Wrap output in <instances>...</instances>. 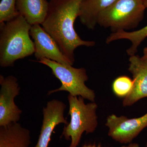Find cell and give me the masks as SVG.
<instances>
[{
	"label": "cell",
	"mask_w": 147,
	"mask_h": 147,
	"mask_svg": "<svg viewBox=\"0 0 147 147\" xmlns=\"http://www.w3.org/2000/svg\"><path fill=\"white\" fill-rule=\"evenodd\" d=\"M128 70L133 77L131 91L123 100L124 107L131 106L138 100L147 97V60L137 55L129 57Z\"/></svg>",
	"instance_id": "cell-10"
},
{
	"label": "cell",
	"mask_w": 147,
	"mask_h": 147,
	"mask_svg": "<svg viewBox=\"0 0 147 147\" xmlns=\"http://www.w3.org/2000/svg\"><path fill=\"white\" fill-rule=\"evenodd\" d=\"M30 133L18 122L0 127V147H30Z\"/></svg>",
	"instance_id": "cell-11"
},
{
	"label": "cell",
	"mask_w": 147,
	"mask_h": 147,
	"mask_svg": "<svg viewBox=\"0 0 147 147\" xmlns=\"http://www.w3.org/2000/svg\"><path fill=\"white\" fill-rule=\"evenodd\" d=\"M66 105L61 100L53 99L47 102L43 108V120L40 134L34 147H48L52 133L60 124L69 123L64 117Z\"/></svg>",
	"instance_id": "cell-9"
},
{
	"label": "cell",
	"mask_w": 147,
	"mask_h": 147,
	"mask_svg": "<svg viewBox=\"0 0 147 147\" xmlns=\"http://www.w3.org/2000/svg\"><path fill=\"white\" fill-rule=\"evenodd\" d=\"M32 26L19 13L10 21L0 24V65L7 67L16 61L32 55L34 43L30 38Z\"/></svg>",
	"instance_id": "cell-2"
},
{
	"label": "cell",
	"mask_w": 147,
	"mask_h": 147,
	"mask_svg": "<svg viewBox=\"0 0 147 147\" xmlns=\"http://www.w3.org/2000/svg\"><path fill=\"white\" fill-rule=\"evenodd\" d=\"M82 147H103L101 144H85Z\"/></svg>",
	"instance_id": "cell-17"
},
{
	"label": "cell",
	"mask_w": 147,
	"mask_h": 147,
	"mask_svg": "<svg viewBox=\"0 0 147 147\" xmlns=\"http://www.w3.org/2000/svg\"><path fill=\"white\" fill-rule=\"evenodd\" d=\"M121 147H140L139 144L137 143H131L129 144L128 145H124V146H122Z\"/></svg>",
	"instance_id": "cell-18"
},
{
	"label": "cell",
	"mask_w": 147,
	"mask_h": 147,
	"mask_svg": "<svg viewBox=\"0 0 147 147\" xmlns=\"http://www.w3.org/2000/svg\"><path fill=\"white\" fill-rule=\"evenodd\" d=\"M142 58L147 60V47H145L143 50V56Z\"/></svg>",
	"instance_id": "cell-19"
},
{
	"label": "cell",
	"mask_w": 147,
	"mask_h": 147,
	"mask_svg": "<svg viewBox=\"0 0 147 147\" xmlns=\"http://www.w3.org/2000/svg\"><path fill=\"white\" fill-rule=\"evenodd\" d=\"M143 2L146 8H147V0H143Z\"/></svg>",
	"instance_id": "cell-20"
},
{
	"label": "cell",
	"mask_w": 147,
	"mask_h": 147,
	"mask_svg": "<svg viewBox=\"0 0 147 147\" xmlns=\"http://www.w3.org/2000/svg\"><path fill=\"white\" fill-rule=\"evenodd\" d=\"M146 147H147V142H146Z\"/></svg>",
	"instance_id": "cell-21"
},
{
	"label": "cell",
	"mask_w": 147,
	"mask_h": 147,
	"mask_svg": "<svg viewBox=\"0 0 147 147\" xmlns=\"http://www.w3.org/2000/svg\"><path fill=\"white\" fill-rule=\"evenodd\" d=\"M147 37V25L137 30L132 32L121 31L112 33L107 38L105 42L109 44L113 41L119 40L126 39L131 42V46L127 49L126 53L130 56L136 55L138 48L142 42Z\"/></svg>",
	"instance_id": "cell-14"
},
{
	"label": "cell",
	"mask_w": 147,
	"mask_h": 147,
	"mask_svg": "<svg viewBox=\"0 0 147 147\" xmlns=\"http://www.w3.org/2000/svg\"><path fill=\"white\" fill-rule=\"evenodd\" d=\"M146 8L143 0H117L100 13L97 24L112 33L134 29L144 19Z\"/></svg>",
	"instance_id": "cell-4"
},
{
	"label": "cell",
	"mask_w": 147,
	"mask_h": 147,
	"mask_svg": "<svg viewBox=\"0 0 147 147\" xmlns=\"http://www.w3.org/2000/svg\"><path fill=\"white\" fill-rule=\"evenodd\" d=\"M105 125L109 129L108 136L113 140L121 144H130L147 127V113L131 119L113 114L107 117Z\"/></svg>",
	"instance_id": "cell-6"
},
{
	"label": "cell",
	"mask_w": 147,
	"mask_h": 147,
	"mask_svg": "<svg viewBox=\"0 0 147 147\" xmlns=\"http://www.w3.org/2000/svg\"><path fill=\"white\" fill-rule=\"evenodd\" d=\"M34 61L48 67L53 75L60 81L61 87L48 91V95L57 92L65 91L74 96H82L91 102H95L94 91L85 84L88 79L86 69L75 68L72 65L63 64L45 58Z\"/></svg>",
	"instance_id": "cell-5"
},
{
	"label": "cell",
	"mask_w": 147,
	"mask_h": 147,
	"mask_svg": "<svg viewBox=\"0 0 147 147\" xmlns=\"http://www.w3.org/2000/svg\"><path fill=\"white\" fill-rule=\"evenodd\" d=\"M16 0H1L0 3V24L12 20L19 13L16 9Z\"/></svg>",
	"instance_id": "cell-16"
},
{
	"label": "cell",
	"mask_w": 147,
	"mask_h": 147,
	"mask_svg": "<svg viewBox=\"0 0 147 147\" xmlns=\"http://www.w3.org/2000/svg\"><path fill=\"white\" fill-rule=\"evenodd\" d=\"M30 35L34 40V54L36 61L45 58L63 64L72 65L55 40L40 25L32 26Z\"/></svg>",
	"instance_id": "cell-8"
},
{
	"label": "cell",
	"mask_w": 147,
	"mask_h": 147,
	"mask_svg": "<svg viewBox=\"0 0 147 147\" xmlns=\"http://www.w3.org/2000/svg\"><path fill=\"white\" fill-rule=\"evenodd\" d=\"M133 86V81L126 76H119L116 78L113 84L114 94L119 97H125L129 93Z\"/></svg>",
	"instance_id": "cell-15"
},
{
	"label": "cell",
	"mask_w": 147,
	"mask_h": 147,
	"mask_svg": "<svg viewBox=\"0 0 147 147\" xmlns=\"http://www.w3.org/2000/svg\"><path fill=\"white\" fill-rule=\"evenodd\" d=\"M83 0H50L45 21L41 25L73 65L74 52L80 46L93 47L95 42L82 39L74 28Z\"/></svg>",
	"instance_id": "cell-1"
},
{
	"label": "cell",
	"mask_w": 147,
	"mask_h": 147,
	"mask_svg": "<svg viewBox=\"0 0 147 147\" xmlns=\"http://www.w3.org/2000/svg\"><path fill=\"white\" fill-rule=\"evenodd\" d=\"M117 0H83L80 7L79 18L82 24L90 30L97 25L100 13Z\"/></svg>",
	"instance_id": "cell-13"
},
{
	"label": "cell",
	"mask_w": 147,
	"mask_h": 147,
	"mask_svg": "<svg viewBox=\"0 0 147 147\" xmlns=\"http://www.w3.org/2000/svg\"><path fill=\"white\" fill-rule=\"evenodd\" d=\"M67 99L70 121L65 125L62 136L67 141L71 140L68 147H77L84 132L86 134L92 133L97 128L98 105L95 102L86 104L85 99L82 96L78 97L69 94Z\"/></svg>",
	"instance_id": "cell-3"
},
{
	"label": "cell",
	"mask_w": 147,
	"mask_h": 147,
	"mask_svg": "<svg viewBox=\"0 0 147 147\" xmlns=\"http://www.w3.org/2000/svg\"><path fill=\"white\" fill-rule=\"evenodd\" d=\"M0 127L18 122L22 111L15 104L14 99L20 93V88L16 77L0 75Z\"/></svg>",
	"instance_id": "cell-7"
},
{
	"label": "cell",
	"mask_w": 147,
	"mask_h": 147,
	"mask_svg": "<svg viewBox=\"0 0 147 147\" xmlns=\"http://www.w3.org/2000/svg\"><path fill=\"white\" fill-rule=\"evenodd\" d=\"M48 8L47 0H16V10L31 26L42 25Z\"/></svg>",
	"instance_id": "cell-12"
}]
</instances>
